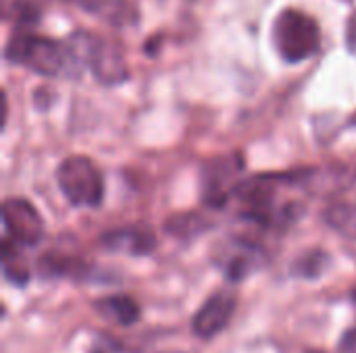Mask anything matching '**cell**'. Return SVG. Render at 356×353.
Wrapping results in <instances>:
<instances>
[{"instance_id": "obj_1", "label": "cell", "mask_w": 356, "mask_h": 353, "mask_svg": "<svg viewBox=\"0 0 356 353\" xmlns=\"http://www.w3.org/2000/svg\"><path fill=\"white\" fill-rule=\"evenodd\" d=\"M4 58L17 67H25L42 77L73 79L79 77L83 64L69 42H58L29 31H15L6 42Z\"/></svg>"}, {"instance_id": "obj_2", "label": "cell", "mask_w": 356, "mask_h": 353, "mask_svg": "<svg viewBox=\"0 0 356 353\" xmlns=\"http://www.w3.org/2000/svg\"><path fill=\"white\" fill-rule=\"evenodd\" d=\"M273 46L280 56L290 62H302L317 54L321 46L319 23L298 8H286L273 23Z\"/></svg>"}, {"instance_id": "obj_3", "label": "cell", "mask_w": 356, "mask_h": 353, "mask_svg": "<svg viewBox=\"0 0 356 353\" xmlns=\"http://www.w3.org/2000/svg\"><path fill=\"white\" fill-rule=\"evenodd\" d=\"M69 44L81 64L88 67L100 83L119 85L129 79L123 48L117 42L94 35L90 31H75L69 37Z\"/></svg>"}, {"instance_id": "obj_4", "label": "cell", "mask_w": 356, "mask_h": 353, "mask_svg": "<svg viewBox=\"0 0 356 353\" xmlns=\"http://www.w3.org/2000/svg\"><path fill=\"white\" fill-rule=\"evenodd\" d=\"M60 193L71 206L98 208L104 198V181L98 166L86 156H69L56 171Z\"/></svg>"}, {"instance_id": "obj_5", "label": "cell", "mask_w": 356, "mask_h": 353, "mask_svg": "<svg viewBox=\"0 0 356 353\" xmlns=\"http://www.w3.org/2000/svg\"><path fill=\"white\" fill-rule=\"evenodd\" d=\"M244 171V158L234 152L217 156L202 166V202L211 208H225L234 198Z\"/></svg>"}, {"instance_id": "obj_6", "label": "cell", "mask_w": 356, "mask_h": 353, "mask_svg": "<svg viewBox=\"0 0 356 353\" xmlns=\"http://www.w3.org/2000/svg\"><path fill=\"white\" fill-rule=\"evenodd\" d=\"M4 237L19 248H35L44 235L46 225L38 208L25 198H6L2 204Z\"/></svg>"}, {"instance_id": "obj_7", "label": "cell", "mask_w": 356, "mask_h": 353, "mask_svg": "<svg viewBox=\"0 0 356 353\" xmlns=\"http://www.w3.org/2000/svg\"><path fill=\"white\" fill-rule=\"evenodd\" d=\"M236 306L238 300L232 291H215L192 316V333L202 341L215 339L229 327L236 314Z\"/></svg>"}, {"instance_id": "obj_8", "label": "cell", "mask_w": 356, "mask_h": 353, "mask_svg": "<svg viewBox=\"0 0 356 353\" xmlns=\"http://www.w3.org/2000/svg\"><path fill=\"white\" fill-rule=\"evenodd\" d=\"M100 246L106 252H119V254H129V256L142 258V256H150L156 250L159 239L148 225L138 223V225H127V227L111 229V231L102 233Z\"/></svg>"}, {"instance_id": "obj_9", "label": "cell", "mask_w": 356, "mask_h": 353, "mask_svg": "<svg viewBox=\"0 0 356 353\" xmlns=\"http://www.w3.org/2000/svg\"><path fill=\"white\" fill-rule=\"evenodd\" d=\"M261 264H263V250L252 241H244V239H234L219 258V266L229 283L244 281Z\"/></svg>"}, {"instance_id": "obj_10", "label": "cell", "mask_w": 356, "mask_h": 353, "mask_svg": "<svg viewBox=\"0 0 356 353\" xmlns=\"http://www.w3.org/2000/svg\"><path fill=\"white\" fill-rule=\"evenodd\" d=\"M65 2L115 27H129L138 23V17H140L138 8L129 0H65Z\"/></svg>"}, {"instance_id": "obj_11", "label": "cell", "mask_w": 356, "mask_h": 353, "mask_svg": "<svg viewBox=\"0 0 356 353\" xmlns=\"http://www.w3.org/2000/svg\"><path fill=\"white\" fill-rule=\"evenodd\" d=\"M38 275L42 279H75V281H90L94 277V268L75 258L65 254H46L38 260Z\"/></svg>"}, {"instance_id": "obj_12", "label": "cell", "mask_w": 356, "mask_h": 353, "mask_svg": "<svg viewBox=\"0 0 356 353\" xmlns=\"http://www.w3.org/2000/svg\"><path fill=\"white\" fill-rule=\"evenodd\" d=\"M94 308L98 314L108 318L111 322L119 327H134L142 318V310L138 302L129 295H106L94 302Z\"/></svg>"}, {"instance_id": "obj_13", "label": "cell", "mask_w": 356, "mask_h": 353, "mask_svg": "<svg viewBox=\"0 0 356 353\" xmlns=\"http://www.w3.org/2000/svg\"><path fill=\"white\" fill-rule=\"evenodd\" d=\"M17 243L2 237V277L15 287H25L31 281V268Z\"/></svg>"}, {"instance_id": "obj_14", "label": "cell", "mask_w": 356, "mask_h": 353, "mask_svg": "<svg viewBox=\"0 0 356 353\" xmlns=\"http://www.w3.org/2000/svg\"><path fill=\"white\" fill-rule=\"evenodd\" d=\"M0 15L6 23L31 27L40 23L42 6L38 0H0Z\"/></svg>"}, {"instance_id": "obj_15", "label": "cell", "mask_w": 356, "mask_h": 353, "mask_svg": "<svg viewBox=\"0 0 356 353\" xmlns=\"http://www.w3.org/2000/svg\"><path fill=\"white\" fill-rule=\"evenodd\" d=\"M330 264H332V258H330L327 252H323V250H309L300 258L294 260L290 273L296 279L315 281V279H319L330 268Z\"/></svg>"}, {"instance_id": "obj_16", "label": "cell", "mask_w": 356, "mask_h": 353, "mask_svg": "<svg viewBox=\"0 0 356 353\" xmlns=\"http://www.w3.org/2000/svg\"><path fill=\"white\" fill-rule=\"evenodd\" d=\"M204 229V221L198 214H184L173 216L169 223H165V231H169L173 237H192Z\"/></svg>"}, {"instance_id": "obj_17", "label": "cell", "mask_w": 356, "mask_h": 353, "mask_svg": "<svg viewBox=\"0 0 356 353\" xmlns=\"http://www.w3.org/2000/svg\"><path fill=\"white\" fill-rule=\"evenodd\" d=\"M356 208L353 206H334L327 210V223L344 233H355L356 231Z\"/></svg>"}, {"instance_id": "obj_18", "label": "cell", "mask_w": 356, "mask_h": 353, "mask_svg": "<svg viewBox=\"0 0 356 353\" xmlns=\"http://www.w3.org/2000/svg\"><path fill=\"white\" fill-rule=\"evenodd\" d=\"M119 341H115L113 337H108V335H100L96 341H94V345H92V350L90 353H119Z\"/></svg>"}, {"instance_id": "obj_19", "label": "cell", "mask_w": 356, "mask_h": 353, "mask_svg": "<svg viewBox=\"0 0 356 353\" xmlns=\"http://www.w3.org/2000/svg\"><path fill=\"white\" fill-rule=\"evenodd\" d=\"M346 48L353 56H356V10L348 17L346 23Z\"/></svg>"}, {"instance_id": "obj_20", "label": "cell", "mask_w": 356, "mask_h": 353, "mask_svg": "<svg viewBox=\"0 0 356 353\" xmlns=\"http://www.w3.org/2000/svg\"><path fill=\"white\" fill-rule=\"evenodd\" d=\"M340 352L356 353V329L344 333V337H342V341H340Z\"/></svg>"}, {"instance_id": "obj_21", "label": "cell", "mask_w": 356, "mask_h": 353, "mask_svg": "<svg viewBox=\"0 0 356 353\" xmlns=\"http://www.w3.org/2000/svg\"><path fill=\"white\" fill-rule=\"evenodd\" d=\"M350 300H353V302H355V304H356V287H355V289H353V291H350Z\"/></svg>"}, {"instance_id": "obj_22", "label": "cell", "mask_w": 356, "mask_h": 353, "mask_svg": "<svg viewBox=\"0 0 356 353\" xmlns=\"http://www.w3.org/2000/svg\"><path fill=\"white\" fill-rule=\"evenodd\" d=\"M307 353H323V352H307Z\"/></svg>"}, {"instance_id": "obj_23", "label": "cell", "mask_w": 356, "mask_h": 353, "mask_svg": "<svg viewBox=\"0 0 356 353\" xmlns=\"http://www.w3.org/2000/svg\"><path fill=\"white\" fill-rule=\"evenodd\" d=\"M344 2H353V0H344Z\"/></svg>"}]
</instances>
